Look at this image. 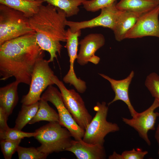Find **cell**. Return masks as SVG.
Returning a JSON list of instances; mask_svg holds the SVG:
<instances>
[{
    "mask_svg": "<svg viewBox=\"0 0 159 159\" xmlns=\"http://www.w3.org/2000/svg\"><path fill=\"white\" fill-rule=\"evenodd\" d=\"M35 32L7 41L0 45V80L12 77L30 85L37 60L44 56L36 41Z\"/></svg>",
    "mask_w": 159,
    "mask_h": 159,
    "instance_id": "6da1fadb",
    "label": "cell"
},
{
    "mask_svg": "<svg viewBox=\"0 0 159 159\" xmlns=\"http://www.w3.org/2000/svg\"><path fill=\"white\" fill-rule=\"evenodd\" d=\"M67 17L64 11L48 4L41 5L37 12L29 18V21L35 32L55 41L66 42Z\"/></svg>",
    "mask_w": 159,
    "mask_h": 159,
    "instance_id": "7a4b0ae2",
    "label": "cell"
},
{
    "mask_svg": "<svg viewBox=\"0 0 159 159\" xmlns=\"http://www.w3.org/2000/svg\"><path fill=\"white\" fill-rule=\"evenodd\" d=\"M35 131L37 134L34 137L41 144L37 149L48 155L65 151L71 145L72 140L71 133L59 122H50Z\"/></svg>",
    "mask_w": 159,
    "mask_h": 159,
    "instance_id": "3957f363",
    "label": "cell"
},
{
    "mask_svg": "<svg viewBox=\"0 0 159 159\" xmlns=\"http://www.w3.org/2000/svg\"><path fill=\"white\" fill-rule=\"evenodd\" d=\"M29 18L22 12L0 4V45L4 42L35 32Z\"/></svg>",
    "mask_w": 159,
    "mask_h": 159,
    "instance_id": "277c9868",
    "label": "cell"
},
{
    "mask_svg": "<svg viewBox=\"0 0 159 159\" xmlns=\"http://www.w3.org/2000/svg\"><path fill=\"white\" fill-rule=\"evenodd\" d=\"M94 110L96 114L85 129L82 139L88 143L103 145L106 135L119 131L120 127L117 124L107 121L108 107L105 102H97Z\"/></svg>",
    "mask_w": 159,
    "mask_h": 159,
    "instance_id": "5b68a950",
    "label": "cell"
},
{
    "mask_svg": "<svg viewBox=\"0 0 159 159\" xmlns=\"http://www.w3.org/2000/svg\"><path fill=\"white\" fill-rule=\"evenodd\" d=\"M44 57L39 58L35 64L29 90L21 100L23 105H31L39 102L44 91L49 86L54 84L51 78L54 75V72L49 66V62L44 58Z\"/></svg>",
    "mask_w": 159,
    "mask_h": 159,
    "instance_id": "8992f818",
    "label": "cell"
},
{
    "mask_svg": "<svg viewBox=\"0 0 159 159\" xmlns=\"http://www.w3.org/2000/svg\"><path fill=\"white\" fill-rule=\"evenodd\" d=\"M52 79L59 89L64 104L78 125L85 130L92 118L80 95L73 89H68L54 75Z\"/></svg>",
    "mask_w": 159,
    "mask_h": 159,
    "instance_id": "52a82bcc",
    "label": "cell"
},
{
    "mask_svg": "<svg viewBox=\"0 0 159 159\" xmlns=\"http://www.w3.org/2000/svg\"><path fill=\"white\" fill-rule=\"evenodd\" d=\"M41 99L51 102L56 108L59 117V122L69 131L75 140L82 139L85 130L77 123L64 103L61 92L51 85L47 88Z\"/></svg>",
    "mask_w": 159,
    "mask_h": 159,
    "instance_id": "ba28073f",
    "label": "cell"
},
{
    "mask_svg": "<svg viewBox=\"0 0 159 159\" xmlns=\"http://www.w3.org/2000/svg\"><path fill=\"white\" fill-rule=\"evenodd\" d=\"M159 107V101L155 99L152 105L145 111L138 113L131 119L122 117V121L126 124L133 128L139 136L149 146L151 144L148 135L150 130H155V125L159 113L155 110Z\"/></svg>",
    "mask_w": 159,
    "mask_h": 159,
    "instance_id": "9c48e42d",
    "label": "cell"
},
{
    "mask_svg": "<svg viewBox=\"0 0 159 159\" xmlns=\"http://www.w3.org/2000/svg\"><path fill=\"white\" fill-rule=\"evenodd\" d=\"M159 5L142 14L127 33L125 39L141 38L146 36L159 38Z\"/></svg>",
    "mask_w": 159,
    "mask_h": 159,
    "instance_id": "30bf717a",
    "label": "cell"
},
{
    "mask_svg": "<svg viewBox=\"0 0 159 159\" xmlns=\"http://www.w3.org/2000/svg\"><path fill=\"white\" fill-rule=\"evenodd\" d=\"M116 1L111 5L102 9L100 14L92 19L80 22L67 20L66 25L72 32L97 26L107 28L112 30L120 11L116 7Z\"/></svg>",
    "mask_w": 159,
    "mask_h": 159,
    "instance_id": "8fae6325",
    "label": "cell"
},
{
    "mask_svg": "<svg viewBox=\"0 0 159 159\" xmlns=\"http://www.w3.org/2000/svg\"><path fill=\"white\" fill-rule=\"evenodd\" d=\"M105 42L104 36L98 33L89 34L81 39L79 42L80 47L77 59L78 63L82 66L89 62L98 64L100 58L95 55V53L104 45Z\"/></svg>",
    "mask_w": 159,
    "mask_h": 159,
    "instance_id": "7c38bea8",
    "label": "cell"
},
{
    "mask_svg": "<svg viewBox=\"0 0 159 159\" xmlns=\"http://www.w3.org/2000/svg\"><path fill=\"white\" fill-rule=\"evenodd\" d=\"M99 75L107 80L110 83L111 87L115 92V96L113 100L108 104L109 106L114 102L119 100L123 102L127 106L131 116H135L137 113L130 102L128 95L130 85L134 75V72L132 71L125 78L116 80L102 74Z\"/></svg>",
    "mask_w": 159,
    "mask_h": 159,
    "instance_id": "4fadbf2b",
    "label": "cell"
},
{
    "mask_svg": "<svg viewBox=\"0 0 159 159\" xmlns=\"http://www.w3.org/2000/svg\"><path fill=\"white\" fill-rule=\"evenodd\" d=\"M65 151L73 153L77 159H104L106 157L103 145L88 143L82 139L72 140Z\"/></svg>",
    "mask_w": 159,
    "mask_h": 159,
    "instance_id": "5bb4252c",
    "label": "cell"
},
{
    "mask_svg": "<svg viewBox=\"0 0 159 159\" xmlns=\"http://www.w3.org/2000/svg\"><path fill=\"white\" fill-rule=\"evenodd\" d=\"M81 30L72 32L69 28L66 30V44L65 46L67 51L69 59L70 67L69 71L64 77L66 82L75 83L78 80L74 69V64L77 56L78 47L79 42L78 37L81 34Z\"/></svg>",
    "mask_w": 159,
    "mask_h": 159,
    "instance_id": "9a60e30c",
    "label": "cell"
},
{
    "mask_svg": "<svg viewBox=\"0 0 159 159\" xmlns=\"http://www.w3.org/2000/svg\"><path fill=\"white\" fill-rule=\"evenodd\" d=\"M142 14L120 10L112 30L117 41L120 42L125 39L127 33L133 27Z\"/></svg>",
    "mask_w": 159,
    "mask_h": 159,
    "instance_id": "2e32d148",
    "label": "cell"
},
{
    "mask_svg": "<svg viewBox=\"0 0 159 159\" xmlns=\"http://www.w3.org/2000/svg\"><path fill=\"white\" fill-rule=\"evenodd\" d=\"M19 84L15 80L0 88V107L4 110L8 117L11 114L18 102Z\"/></svg>",
    "mask_w": 159,
    "mask_h": 159,
    "instance_id": "e0dca14e",
    "label": "cell"
},
{
    "mask_svg": "<svg viewBox=\"0 0 159 159\" xmlns=\"http://www.w3.org/2000/svg\"><path fill=\"white\" fill-rule=\"evenodd\" d=\"M159 5V0H120L116 6L119 10L143 14Z\"/></svg>",
    "mask_w": 159,
    "mask_h": 159,
    "instance_id": "ac0fdd59",
    "label": "cell"
},
{
    "mask_svg": "<svg viewBox=\"0 0 159 159\" xmlns=\"http://www.w3.org/2000/svg\"><path fill=\"white\" fill-rule=\"evenodd\" d=\"M44 2L43 0H0V4L21 11L29 18L37 12Z\"/></svg>",
    "mask_w": 159,
    "mask_h": 159,
    "instance_id": "d6986e66",
    "label": "cell"
},
{
    "mask_svg": "<svg viewBox=\"0 0 159 159\" xmlns=\"http://www.w3.org/2000/svg\"><path fill=\"white\" fill-rule=\"evenodd\" d=\"M37 43L41 49L48 52L50 55L49 62L53 61L55 58H57V53L60 56L62 45L60 42L55 41L38 33L35 32Z\"/></svg>",
    "mask_w": 159,
    "mask_h": 159,
    "instance_id": "ffe728a7",
    "label": "cell"
},
{
    "mask_svg": "<svg viewBox=\"0 0 159 159\" xmlns=\"http://www.w3.org/2000/svg\"><path fill=\"white\" fill-rule=\"evenodd\" d=\"M39 102L38 110L29 124H33L41 121L59 122L58 113L49 105L47 101L41 99Z\"/></svg>",
    "mask_w": 159,
    "mask_h": 159,
    "instance_id": "44dd1931",
    "label": "cell"
},
{
    "mask_svg": "<svg viewBox=\"0 0 159 159\" xmlns=\"http://www.w3.org/2000/svg\"><path fill=\"white\" fill-rule=\"evenodd\" d=\"M39 102L26 105L22 104L15 121L14 128L21 130L35 116L39 108Z\"/></svg>",
    "mask_w": 159,
    "mask_h": 159,
    "instance_id": "7402d4cb",
    "label": "cell"
},
{
    "mask_svg": "<svg viewBox=\"0 0 159 159\" xmlns=\"http://www.w3.org/2000/svg\"><path fill=\"white\" fill-rule=\"evenodd\" d=\"M54 6L64 11L67 17L77 14L80 11L79 6L86 0H43Z\"/></svg>",
    "mask_w": 159,
    "mask_h": 159,
    "instance_id": "603a6c76",
    "label": "cell"
},
{
    "mask_svg": "<svg viewBox=\"0 0 159 159\" xmlns=\"http://www.w3.org/2000/svg\"><path fill=\"white\" fill-rule=\"evenodd\" d=\"M37 134L35 131L32 132H26L14 127H9L6 130L0 131V139L12 140H21L24 138L34 137Z\"/></svg>",
    "mask_w": 159,
    "mask_h": 159,
    "instance_id": "cb8c5ba5",
    "label": "cell"
},
{
    "mask_svg": "<svg viewBox=\"0 0 159 159\" xmlns=\"http://www.w3.org/2000/svg\"><path fill=\"white\" fill-rule=\"evenodd\" d=\"M17 152L19 159H44L48 156L34 147L25 148L19 146Z\"/></svg>",
    "mask_w": 159,
    "mask_h": 159,
    "instance_id": "d4e9b609",
    "label": "cell"
},
{
    "mask_svg": "<svg viewBox=\"0 0 159 159\" xmlns=\"http://www.w3.org/2000/svg\"><path fill=\"white\" fill-rule=\"evenodd\" d=\"M148 153L147 151H143L140 148L136 150L133 148L130 150L123 151L121 155L114 151L112 155H109V159H143Z\"/></svg>",
    "mask_w": 159,
    "mask_h": 159,
    "instance_id": "484cf974",
    "label": "cell"
},
{
    "mask_svg": "<svg viewBox=\"0 0 159 159\" xmlns=\"http://www.w3.org/2000/svg\"><path fill=\"white\" fill-rule=\"evenodd\" d=\"M1 151L5 159H11L16 151L21 140H0Z\"/></svg>",
    "mask_w": 159,
    "mask_h": 159,
    "instance_id": "4316f807",
    "label": "cell"
},
{
    "mask_svg": "<svg viewBox=\"0 0 159 159\" xmlns=\"http://www.w3.org/2000/svg\"><path fill=\"white\" fill-rule=\"evenodd\" d=\"M145 85L152 96L159 101V76L155 72L148 75Z\"/></svg>",
    "mask_w": 159,
    "mask_h": 159,
    "instance_id": "83f0119b",
    "label": "cell"
},
{
    "mask_svg": "<svg viewBox=\"0 0 159 159\" xmlns=\"http://www.w3.org/2000/svg\"><path fill=\"white\" fill-rule=\"evenodd\" d=\"M117 0H86L83 3V7L87 11L95 12L108 6Z\"/></svg>",
    "mask_w": 159,
    "mask_h": 159,
    "instance_id": "f1b7e54d",
    "label": "cell"
},
{
    "mask_svg": "<svg viewBox=\"0 0 159 159\" xmlns=\"http://www.w3.org/2000/svg\"><path fill=\"white\" fill-rule=\"evenodd\" d=\"M8 117L4 110L0 107V131L6 130L9 128L7 123Z\"/></svg>",
    "mask_w": 159,
    "mask_h": 159,
    "instance_id": "f546056e",
    "label": "cell"
},
{
    "mask_svg": "<svg viewBox=\"0 0 159 159\" xmlns=\"http://www.w3.org/2000/svg\"><path fill=\"white\" fill-rule=\"evenodd\" d=\"M155 138L158 144L159 148V124L158 125L155 134Z\"/></svg>",
    "mask_w": 159,
    "mask_h": 159,
    "instance_id": "4dcf8cb0",
    "label": "cell"
},
{
    "mask_svg": "<svg viewBox=\"0 0 159 159\" xmlns=\"http://www.w3.org/2000/svg\"><path fill=\"white\" fill-rule=\"evenodd\" d=\"M26 0L29 1H35L38 0Z\"/></svg>",
    "mask_w": 159,
    "mask_h": 159,
    "instance_id": "1f68e13d",
    "label": "cell"
},
{
    "mask_svg": "<svg viewBox=\"0 0 159 159\" xmlns=\"http://www.w3.org/2000/svg\"><path fill=\"white\" fill-rule=\"evenodd\" d=\"M158 156L159 157V148L158 150Z\"/></svg>",
    "mask_w": 159,
    "mask_h": 159,
    "instance_id": "d6a6232c",
    "label": "cell"
}]
</instances>
